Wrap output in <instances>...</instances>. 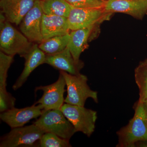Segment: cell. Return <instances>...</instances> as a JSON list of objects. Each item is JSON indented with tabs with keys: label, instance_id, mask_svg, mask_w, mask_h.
<instances>
[{
	"label": "cell",
	"instance_id": "6da1fadb",
	"mask_svg": "<svg viewBox=\"0 0 147 147\" xmlns=\"http://www.w3.org/2000/svg\"><path fill=\"white\" fill-rule=\"evenodd\" d=\"M134 109L133 118L117 132L118 137L117 147H134L139 141H147V115L143 103L138 100Z\"/></svg>",
	"mask_w": 147,
	"mask_h": 147
},
{
	"label": "cell",
	"instance_id": "7a4b0ae2",
	"mask_svg": "<svg viewBox=\"0 0 147 147\" xmlns=\"http://www.w3.org/2000/svg\"><path fill=\"white\" fill-rule=\"evenodd\" d=\"M65 79L67 88V95L65 103L71 105L84 106L88 98H91L98 103L97 92L92 90L88 85V79L84 74L73 75L63 71H60Z\"/></svg>",
	"mask_w": 147,
	"mask_h": 147
},
{
	"label": "cell",
	"instance_id": "3957f363",
	"mask_svg": "<svg viewBox=\"0 0 147 147\" xmlns=\"http://www.w3.org/2000/svg\"><path fill=\"white\" fill-rule=\"evenodd\" d=\"M33 44L7 20L0 26V49L6 55L23 57Z\"/></svg>",
	"mask_w": 147,
	"mask_h": 147
},
{
	"label": "cell",
	"instance_id": "277c9868",
	"mask_svg": "<svg viewBox=\"0 0 147 147\" xmlns=\"http://www.w3.org/2000/svg\"><path fill=\"white\" fill-rule=\"evenodd\" d=\"M45 133L49 132L69 140L76 133L72 124L60 110H45L33 123Z\"/></svg>",
	"mask_w": 147,
	"mask_h": 147
},
{
	"label": "cell",
	"instance_id": "5b68a950",
	"mask_svg": "<svg viewBox=\"0 0 147 147\" xmlns=\"http://www.w3.org/2000/svg\"><path fill=\"white\" fill-rule=\"evenodd\" d=\"M60 110L75 129L76 132H82L90 137L94 132L97 113L84 106L65 103Z\"/></svg>",
	"mask_w": 147,
	"mask_h": 147
},
{
	"label": "cell",
	"instance_id": "8992f818",
	"mask_svg": "<svg viewBox=\"0 0 147 147\" xmlns=\"http://www.w3.org/2000/svg\"><path fill=\"white\" fill-rule=\"evenodd\" d=\"M44 131L34 124L11 129L1 138L0 147H32L38 145Z\"/></svg>",
	"mask_w": 147,
	"mask_h": 147
},
{
	"label": "cell",
	"instance_id": "52a82bcc",
	"mask_svg": "<svg viewBox=\"0 0 147 147\" xmlns=\"http://www.w3.org/2000/svg\"><path fill=\"white\" fill-rule=\"evenodd\" d=\"M43 12L40 0H36L33 7L24 16L21 24V32L33 43L40 44L43 41L41 23Z\"/></svg>",
	"mask_w": 147,
	"mask_h": 147
},
{
	"label": "cell",
	"instance_id": "ba28073f",
	"mask_svg": "<svg viewBox=\"0 0 147 147\" xmlns=\"http://www.w3.org/2000/svg\"><path fill=\"white\" fill-rule=\"evenodd\" d=\"M66 86L65 79L60 73L58 80L55 83L36 88L35 90H40L43 92L42 97L36 103L40 104L45 110H60L64 104Z\"/></svg>",
	"mask_w": 147,
	"mask_h": 147
},
{
	"label": "cell",
	"instance_id": "9c48e42d",
	"mask_svg": "<svg viewBox=\"0 0 147 147\" xmlns=\"http://www.w3.org/2000/svg\"><path fill=\"white\" fill-rule=\"evenodd\" d=\"M108 15L103 7L79 8L72 6L67 18L69 28L72 31L94 26Z\"/></svg>",
	"mask_w": 147,
	"mask_h": 147
},
{
	"label": "cell",
	"instance_id": "30bf717a",
	"mask_svg": "<svg viewBox=\"0 0 147 147\" xmlns=\"http://www.w3.org/2000/svg\"><path fill=\"white\" fill-rule=\"evenodd\" d=\"M36 105L23 108L14 107L1 113L0 118L11 129L24 126L31 120L40 117L45 110L40 104Z\"/></svg>",
	"mask_w": 147,
	"mask_h": 147
},
{
	"label": "cell",
	"instance_id": "8fae6325",
	"mask_svg": "<svg viewBox=\"0 0 147 147\" xmlns=\"http://www.w3.org/2000/svg\"><path fill=\"white\" fill-rule=\"evenodd\" d=\"M104 10L106 13H122L142 20L147 15V0H107Z\"/></svg>",
	"mask_w": 147,
	"mask_h": 147
},
{
	"label": "cell",
	"instance_id": "7c38bea8",
	"mask_svg": "<svg viewBox=\"0 0 147 147\" xmlns=\"http://www.w3.org/2000/svg\"><path fill=\"white\" fill-rule=\"evenodd\" d=\"M36 0H1L0 7L7 20L16 26L34 5Z\"/></svg>",
	"mask_w": 147,
	"mask_h": 147
},
{
	"label": "cell",
	"instance_id": "4fadbf2b",
	"mask_svg": "<svg viewBox=\"0 0 147 147\" xmlns=\"http://www.w3.org/2000/svg\"><path fill=\"white\" fill-rule=\"evenodd\" d=\"M44 63L73 75L81 74L80 71L84 65L82 61L75 60L67 47L61 53L53 55H46Z\"/></svg>",
	"mask_w": 147,
	"mask_h": 147
},
{
	"label": "cell",
	"instance_id": "5bb4252c",
	"mask_svg": "<svg viewBox=\"0 0 147 147\" xmlns=\"http://www.w3.org/2000/svg\"><path fill=\"white\" fill-rule=\"evenodd\" d=\"M46 56V54L40 49L38 44L34 43L30 50L23 57L25 60L24 68L12 86L14 90L21 88L32 72L38 67L44 63Z\"/></svg>",
	"mask_w": 147,
	"mask_h": 147
},
{
	"label": "cell",
	"instance_id": "9a60e30c",
	"mask_svg": "<svg viewBox=\"0 0 147 147\" xmlns=\"http://www.w3.org/2000/svg\"><path fill=\"white\" fill-rule=\"evenodd\" d=\"M70 31L67 18L44 13L42 14L41 32L43 40L53 37L66 34Z\"/></svg>",
	"mask_w": 147,
	"mask_h": 147
},
{
	"label": "cell",
	"instance_id": "2e32d148",
	"mask_svg": "<svg viewBox=\"0 0 147 147\" xmlns=\"http://www.w3.org/2000/svg\"><path fill=\"white\" fill-rule=\"evenodd\" d=\"M94 26L70 31V39L67 47L76 61H80L81 54L86 49L88 41Z\"/></svg>",
	"mask_w": 147,
	"mask_h": 147
},
{
	"label": "cell",
	"instance_id": "e0dca14e",
	"mask_svg": "<svg viewBox=\"0 0 147 147\" xmlns=\"http://www.w3.org/2000/svg\"><path fill=\"white\" fill-rule=\"evenodd\" d=\"M69 32L44 40L39 44L38 47L46 55H53L61 53L67 47L70 39Z\"/></svg>",
	"mask_w": 147,
	"mask_h": 147
},
{
	"label": "cell",
	"instance_id": "ac0fdd59",
	"mask_svg": "<svg viewBox=\"0 0 147 147\" xmlns=\"http://www.w3.org/2000/svg\"><path fill=\"white\" fill-rule=\"evenodd\" d=\"M43 13L68 18L72 6L65 0H40Z\"/></svg>",
	"mask_w": 147,
	"mask_h": 147
},
{
	"label": "cell",
	"instance_id": "d6986e66",
	"mask_svg": "<svg viewBox=\"0 0 147 147\" xmlns=\"http://www.w3.org/2000/svg\"><path fill=\"white\" fill-rule=\"evenodd\" d=\"M134 78L139 90L138 101L144 102L147 99V63L144 61L135 69Z\"/></svg>",
	"mask_w": 147,
	"mask_h": 147
},
{
	"label": "cell",
	"instance_id": "ffe728a7",
	"mask_svg": "<svg viewBox=\"0 0 147 147\" xmlns=\"http://www.w3.org/2000/svg\"><path fill=\"white\" fill-rule=\"evenodd\" d=\"M69 141L53 133L46 132L38 142V146L41 147H71Z\"/></svg>",
	"mask_w": 147,
	"mask_h": 147
},
{
	"label": "cell",
	"instance_id": "44dd1931",
	"mask_svg": "<svg viewBox=\"0 0 147 147\" xmlns=\"http://www.w3.org/2000/svg\"><path fill=\"white\" fill-rule=\"evenodd\" d=\"M13 56L0 52V89H6L9 69L13 62Z\"/></svg>",
	"mask_w": 147,
	"mask_h": 147
},
{
	"label": "cell",
	"instance_id": "7402d4cb",
	"mask_svg": "<svg viewBox=\"0 0 147 147\" xmlns=\"http://www.w3.org/2000/svg\"><path fill=\"white\" fill-rule=\"evenodd\" d=\"M71 6L79 8H99L104 7L103 0H65Z\"/></svg>",
	"mask_w": 147,
	"mask_h": 147
},
{
	"label": "cell",
	"instance_id": "603a6c76",
	"mask_svg": "<svg viewBox=\"0 0 147 147\" xmlns=\"http://www.w3.org/2000/svg\"><path fill=\"white\" fill-rule=\"evenodd\" d=\"M16 99L7 90L0 89V112H5L13 108Z\"/></svg>",
	"mask_w": 147,
	"mask_h": 147
},
{
	"label": "cell",
	"instance_id": "cb8c5ba5",
	"mask_svg": "<svg viewBox=\"0 0 147 147\" xmlns=\"http://www.w3.org/2000/svg\"><path fill=\"white\" fill-rule=\"evenodd\" d=\"M136 146L147 147V141H139L135 144V147Z\"/></svg>",
	"mask_w": 147,
	"mask_h": 147
},
{
	"label": "cell",
	"instance_id": "d4e9b609",
	"mask_svg": "<svg viewBox=\"0 0 147 147\" xmlns=\"http://www.w3.org/2000/svg\"><path fill=\"white\" fill-rule=\"evenodd\" d=\"M143 103V106L144 108L145 111L147 115V99L144 102H142Z\"/></svg>",
	"mask_w": 147,
	"mask_h": 147
},
{
	"label": "cell",
	"instance_id": "484cf974",
	"mask_svg": "<svg viewBox=\"0 0 147 147\" xmlns=\"http://www.w3.org/2000/svg\"><path fill=\"white\" fill-rule=\"evenodd\" d=\"M144 62H145L146 63H147V59H146V60H145L144 61Z\"/></svg>",
	"mask_w": 147,
	"mask_h": 147
},
{
	"label": "cell",
	"instance_id": "4316f807",
	"mask_svg": "<svg viewBox=\"0 0 147 147\" xmlns=\"http://www.w3.org/2000/svg\"><path fill=\"white\" fill-rule=\"evenodd\" d=\"M103 1H107V0H103Z\"/></svg>",
	"mask_w": 147,
	"mask_h": 147
},
{
	"label": "cell",
	"instance_id": "83f0119b",
	"mask_svg": "<svg viewBox=\"0 0 147 147\" xmlns=\"http://www.w3.org/2000/svg\"></svg>",
	"mask_w": 147,
	"mask_h": 147
}]
</instances>
